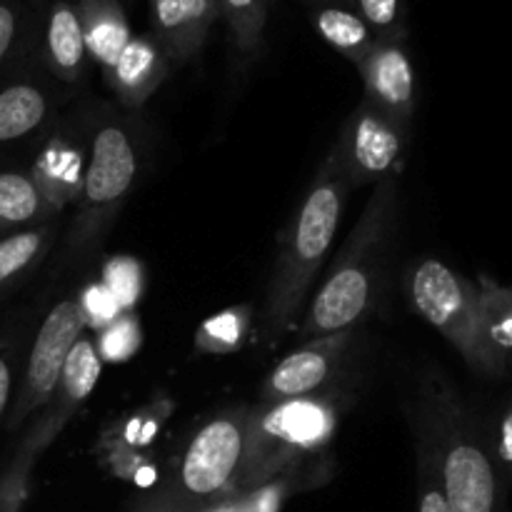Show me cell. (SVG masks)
Instances as JSON below:
<instances>
[{"instance_id":"6da1fadb","label":"cell","mask_w":512,"mask_h":512,"mask_svg":"<svg viewBox=\"0 0 512 512\" xmlns=\"http://www.w3.org/2000/svg\"><path fill=\"white\" fill-rule=\"evenodd\" d=\"M348 193L350 188L340 175L338 165L333 158H328L280 243L278 263H275L273 280L265 295L258 328V340L268 348L278 345L283 335L293 328L305 295L333 248Z\"/></svg>"},{"instance_id":"7a4b0ae2","label":"cell","mask_w":512,"mask_h":512,"mask_svg":"<svg viewBox=\"0 0 512 512\" xmlns=\"http://www.w3.org/2000/svg\"><path fill=\"white\" fill-rule=\"evenodd\" d=\"M395 208H398V180L395 175H385L375 183L358 225L310 303L308 315L298 330L303 343L353 330L370 313L378 288L380 263L395 225Z\"/></svg>"},{"instance_id":"3957f363","label":"cell","mask_w":512,"mask_h":512,"mask_svg":"<svg viewBox=\"0 0 512 512\" xmlns=\"http://www.w3.org/2000/svg\"><path fill=\"white\" fill-rule=\"evenodd\" d=\"M343 410V393L335 388L310 398L258 403L250 408L248 438L235 493L293 470L328 480L330 473H320L318 460L333 443Z\"/></svg>"},{"instance_id":"277c9868","label":"cell","mask_w":512,"mask_h":512,"mask_svg":"<svg viewBox=\"0 0 512 512\" xmlns=\"http://www.w3.org/2000/svg\"><path fill=\"white\" fill-rule=\"evenodd\" d=\"M425 435L435 448L450 512H505V483L490 443L468 410L448 390L428 395Z\"/></svg>"},{"instance_id":"5b68a950","label":"cell","mask_w":512,"mask_h":512,"mask_svg":"<svg viewBox=\"0 0 512 512\" xmlns=\"http://www.w3.org/2000/svg\"><path fill=\"white\" fill-rule=\"evenodd\" d=\"M248 405H238L205 420L178 455L170 483L158 500L178 512H198L235 493L248 438Z\"/></svg>"},{"instance_id":"8992f818","label":"cell","mask_w":512,"mask_h":512,"mask_svg":"<svg viewBox=\"0 0 512 512\" xmlns=\"http://www.w3.org/2000/svg\"><path fill=\"white\" fill-rule=\"evenodd\" d=\"M410 298L415 310L453 345L475 375L500 380L508 365L485 345L478 318V288L435 258H425L410 273Z\"/></svg>"},{"instance_id":"52a82bcc","label":"cell","mask_w":512,"mask_h":512,"mask_svg":"<svg viewBox=\"0 0 512 512\" xmlns=\"http://www.w3.org/2000/svg\"><path fill=\"white\" fill-rule=\"evenodd\" d=\"M138 175V153L120 125L105 123L95 133L80 185L78 218L68 240V258L78 260L103 240Z\"/></svg>"},{"instance_id":"ba28073f","label":"cell","mask_w":512,"mask_h":512,"mask_svg":"<svg viewBox=\"0 0 512 512\" xmlns=\"http://www.w3.org/2000/svg\"><path fill=\"white\" fill-rule=\"evenodd\" d=\"M85 318L80 310L78 298H65L50 308L35 333L30 345L28 360H25L23 383H20L15 403L8 413V430L15 433L23 428L25 420L33 413L43 410L58 388L60 373L68 360L70 350L83 335Z\"/></svg>"},{"instance_id":"9c48e42d","label":"cell","mask_w":512,"mask_h":512,"mask_svg":"<svg viewBox=\"0 0 512 512\" xmlns=\"http://www.w3.org/2000/svg\"><path fill=\"white\" fill-rule=\"evenodd\" d=\"M405 138H408V128L363 100L350 115L330 158L335 160L340 175L353 190L365 183H378L385 175H393V165L403 153Z\"/></svg>"},{"instance_id":"30bf717a","label":"cell","mask_w":512,"mask_h":512,"mask_svg":"<svg viewBox=\"0 0 512 512\" xmlns=\"http://www.w3.org/2000/svg\"><path fill=\"white\" fill-rule=\"evenodd\" d=\"M100 360L95 343L90 338L80 335L78 343L70 350L68 360L63 365V373H60L58 388H55L53 398L48 400V405L43 408V415L35 420L33 428L25 435L23 445L18 448L15 458L10 460V465L15 468H23L33 473L35 460L43 455V450L53 443L60 435V430L68 425V420L73 418L75 410L88 400V395L93 393L95 385L100 378Z\"/></svg>"},{"instance_id":"8fae6325","label":"cell","mask_w":512,"mask_h":512,"mask_svg":"<svg viewBox=\"0 0 512 512\" xmlns=\"http://www.w3.org/2000/svg\"><path fill=\"white\" fill-rule=\"evenodd\" d=\"M353 338V330H345L328 338L310 340L300 345L295 353L285 355L265 378L258 403L310 398V395H320L333 388L340 370L345 368Z\"/></svg>"},{"instance_id":"7c38bea8","label":"cell","mask_w":512,"mask_h":512,"mask_svg":"<svg viewBox=\"0 0 512 512\" xmlns=\"http://www.w3.org/2000/svg\"><path fill=\"white\" fill-rule=\"evenodd\" d=\"M370 105L408 128L415 110V70L403 40H378L358 65Z\"/></svg>"},{"instance_id":"4fadbf2b","label":"cell","mask_w":512,"mask_h":512,"mask_svg":"<svg viewBox=\"0 0 512 512\" xmlns=\"http://www.w3.org/2000/svg\"><path fill=\"white\" fill-rule=\"evenodd\" d=\"M153 38L170 63H188L203 50L220 10L215 0H148Z\"/></svg>"},{"instance_id":"5bb4252c","label":"cell","mask_w":512,"mask_h":512,"mask_svg":"<svg viewBox=\"0 0 512 512\" xmlns=\"http://www.w3.org/2000/svg\"><path fill=\"white\" fill-rule=\"evenodd\" d=\"M168 70L170 60L158 40L153 35H133L115 60L108 80L120 103L135 110L160 88Z\"/></svg>"},{"instance_id":"9a60e30c","label":"cell","mask_w":512,"mask_h":512,"mask_svg":"<svg viewBox=\"0 0 512 512\" xmlns=\"http://www.w3.org/2000/svg\"><path fill=\"white\" fill-rule=\"evenodd\" d=\"M43 43L50 73L65 83H78L88 68V48H85L83 25L75 3L70 0L50 3Z\"/></svg>"},{"instance_id":"2e32d148","label":"cell","mask_w":512,"mask_h":512,"mask_svg":"<svg viewBox=\"0 0 512 512\" xmlns=\"http://www.w3.org/2000/svg\"><path fill=\"white\" fill-rule=\"evenodd\" d=\"M75 8L83 25L88 58H93L108 75L118 55L133 38L123 3L120 0H78Z\"/></svg>"},{"instance_id":"e0dca14e","label":"cell","mask_w":512,"mask_h":512,"mask_svg":"<svg viewBox=\"0 0 512 512\" xmlns=\"http://www.w3.org/2000/svg\"><path fill=\"white\" fill-rule=\"evenodd\" d=\"M50 100L38 83L18 80L0 90V145L18 143L48 120Z\"/></svg>"},{"instance_id":"ac0fdd59","label":"cell","mask_w":512,"mask_h":512,"mask_svg":"<svg viewBox=\"0 0 512 512\" xmlns=\"http://www.w3.org/2000/svg\"><path fill=\"white\" fill-rule=\"evenodd\" d=\"M480 333L490 353L510 368L512 363V285L498 283L490 275H478Z\"/></svg>"},{"instance_id":"d6986e66","label":"cell","mask_w":512,"mask_h":512,"mask_svg":"<svg viewBox=\"0 0 512 512\" xmlns=\"http://www.w3.org/2000/svg\"><path fill=\"white\" fill-rule=\"evenodd\" d=\"M313 25L320 33V38H323L330 48L338 50L340 55H345L350 63H355V68L363 63L365 55H368L370 50H373V45L378 43L373 30L365 25V20L360 18L350 5H315Z\"/></svg>"},{"instance_id":"ffe728a7","label":"cell","mask_w":512,"mask_h":512,"mask_svg":"<svg viewBox=\"0 0 512 512\" xmlns=\"http://www.w3.org/2000/svg\"><path fill=\"white\" fill-rule=\"evenodd\" d=\"M50 210L38 180L30 173H0V230H13L43 218Z\"/></svg>"},{"instance_id":"44dd1931","label":"cell","mask_w":512,"mask_h":512,"mask_svg":"<svg viewBox=\"0 0 512 512\" xmlns=\"http://www.w3.org/2000/svg\"><path fill=\"white\" fill-rule=\"evenodd\" d=\"M173 408H175V405H173V400H170V398L153 400V403H148L145 408L135 410L130 418L120 420V423L108 425V428L103 430V435H100V438L110 440V443L120 445V448L133 450V453L148 455V453H145V448L153 443V438L158 435V430L163 428L165 420L170 418Z\"/></svg>"},{"instance_id":"7402d4cb","label":"cell","mask_w":512,"mask_h":512,"mask_svg":"<svg viewBox=\"0 0 512 512\" xmlns=\"http://www.w3.org/2000/svg\"><path fill=\"white\" fill-rule=\"evenodd\" d=\"M215 3L228 23L235 48L245 55L258 53L268 23L270 0H215Z\"/></svg>"},{"instance_id":"603a6c76","label":"cell","mask_w":512,"mask_h":512,"mask_svg":"<svg viewBox=\"0 0 512 512\" xmlns=\"http://www.w3.org/2000/svg\"><path fill=\"white\" fill-rule=\"evenodd\" d=\"M250 328V310L248 308H230L225 313L213 315L200 325L195 335V348L208 355L233 353L243 345L245 335Z\"/></svg>"},{"instance_id":"cb8c5ba5","label":"cell","mask_w":512,"mask_h":512,"mask_svg":"<svg viewBox=\"0 0 512 512\" xmlns=\"http://www.w3.org/2000/svg\"><path fill=\"white\" fill-rule=\"evenodd\" d=\"M48 228L20 230L0 240V288L13 283L18 275H23L35 260L43 255L48 245Z\"/></svg>"},{"instance_id":"d4e9b609","label":"cell","mask_w":512,"mask_h":512,"mask_svg":"<svg viewBox=\"0 0 512 512\" xmlns=\"http://www.w3.org/2000/svg\"><path fill=\"white\" fill-rule=\"evenodd\" d=\"M103 285L118 303L120 313H130L143 293V268L130 255H115L103 265Z\"/></svg>"},{"instance_id":"484cf974","label":"cell","mask_w":512,"mask_h":512,"mask_svg":"<svg viewBox=\"0 0 512 512\" xmlns=\"http://www.w3.org/2000/svg\"><path fill=\"white\" fill-rule=\"evenodd\" d=\"M140 323L135 313H118L98 335V350L100 360H110V363H123V360L133 358L140 348Z\"/></svg>"},{"instance_id":"4316f807","label":"cell","mask_w":512,"mask_h":512,"mask_svg":"<svg viewBox=\"0 0 512 512\" xmlns=\"http://www.w3.org/2000/svg\"><path fill=\"white\" fill-rule=\"evenodd\" d=\"M418 512H450L435 448L425 430L418 440Z\"/></svg>"},{"instance_id":"83f0119b","label":"cell","mask_w":512,"mask_h":512,"mask_svg":"<svg viewBox=\"0 0 512 512\" xmlns=\"http://www.w3.org/2000/svg\"><path fill=\"white\" fill-rule=\"evenodd\" d=\"M353 10L378 40L405 38V0H353Z\"/></svg>"},{"instance_id":"f1b7e54d","label":"cell","mask_w":512,"mask_h":512,"mask_svg":"<svg viewBox=\"0 0 512 512\" xmlns=\"http://www.w3.org/2000/svg\"><path fill=\"white\" fill-rule=\"evenodd\" d=\"M488 443L505 488H512V398L500 408Z\"/></svg>"},{"instance_id":"f546056e","label":"cell","mask_w":512,"mask_h":512,"mask_svg":"<svg viewBox=\"0 0 512 512\" xmlns=\"http://www.w3.org/2000/svg\"><path fill=\"white\" fill-rule=\"evenodd\" d=\"M25 35L23 0H0V68L15 55Z\"/></svg>"},{"instance_id":"4dcf8cb0","label":"cell","mask_w":512,"mask_h":512,"mask_svg":"<svg viewBox=\"0 0 512 512\" xmlns=\"http://www.w3.org/2000/svg\"><path fill=\"white\" fill-rule=\"evenodd\" d=\"M78 303L80 310H83L85 323L95 325L98 330H103L105 325L120 313L118 303H115L113 295L108 293V288H105L103 283L88 285V288L78 295Z\"/></svg>"},{"instance_id":"1f68e13d","label":"cell","mask_w":512,"mask_h":512,"mask_svg":"<svg viewBox=\"0 0 512 512\" xmlns=\"http://www.w3.org/2000/svg\"><path fill=\"white\" fill-rule=\"evenodd\" d=\"M15 363H18V350H15L13 340L0 338V423L8 415L10 400H13Z\"/></svg>"},{"instance_id":"d6a6232c","label":"cell","mask_w":512,"mask_h":512,"mask_svg":"<svg viewBox=\"0 0 512 512\" xmlns=\"http://www.w3.org/2000/svg\"><path fill=\"white\" fill-rule=\"evenodd\" d=\"M315 5H328V3H338V5H350L353 8V0H310Z\"/></svg>"},{"instance_id":"836d02e7","label":"cell","mask_w":512,"mask_h":512,"mask_svg":"<svg viewBox=\"0 0 512 512\" xmlns=\"http://www.w3.org/2000/svg\"><path fill=\"white\" fill-rule=\"evenodd\" d=\"M70 3H78V0H70Z\"/></svg>"}]
</instances>
